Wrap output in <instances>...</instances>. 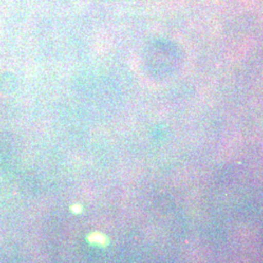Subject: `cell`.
Segmentation results:
<instances>
[{
	"instance_id": "obj_1",
	"label": "cell",
	"mask_w": 263,
	"mask_h": 263,
	"mask_svg": "<svg viewBox=\"0 0 263 263\" xmlns=\"http://www.w3.org/2000/svg\"><path fill=\"white\" fill-rule=\"evenodd\" d=\"M91 242H95L99 246H104L105 245V236L101 234V233H95L93 235H91Z\"/></svg>"
},
{
	"instance_id": "obj_2",
	"label": "cell",
	"mask_w": 263,
	"mask_h": 263,
	"mask_svg": "<svg viewBox=\"0 0 263 263\" xmlns=\"http://www.w3.org/2000/svg\"><path fill=\"white\" fill-rule=\"evenodd\" d=\"M80 209H81L80 206H74V207H73V212H74V211H76V212H80V211H81Z\"/></svg>"
}]
</instances>
